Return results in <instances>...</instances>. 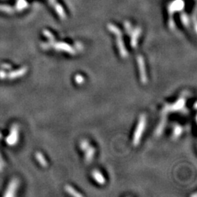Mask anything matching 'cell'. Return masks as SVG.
<instances>
[{
	"mask_svg": "<svg viewBox=\"0 0 197 197\" xmlns=\"http://www.w3.org/2000/svg\"><path fill=\"white\" fill-rule=\"evenodd\" d=\"M183 133V128L179 125H175L173 129V138L177 139Z\"/></svg>",
	"mask_w": 197,
	"mask_h": 197,
	"instance_id": "52a82bcc",
	"label": "cell"
},
{
	"mask_svg": "<svg viewBox=\"0 0 197 197\" xmlns=\"http://www.w3.org/2000/svg\"><path fill=\"white\" fill-rule=\"evenodd\" d=\"M89 146H90V144L87 140H83L80 144V148H81V150L83 151L86 150Z\"/></svg>",
	"mask_w": 197,
	"mask_h": 197,
	"instance_id": "9c48e42d",
	"label": "cell"
},
{
	"mask_svg": "<svg viewBox=\"0 0 197 197\" xmlns=\"http://www.w3.org/2000/svg\"><path fill=\"white\" fill-rule=\"evenodd\" d=\"M84 152H85V163L89 164L91 161L93 160V156L95 154V148L93 146H90L86 150H84Z\"/></svg>",
	"mask_w": 197,
	"mask_h": 197,
	"instance_id": "277c9868",
	"label": "cell"
},
{
	"mask_svg": "<svg viewBox=\"0 0 197 197\" xmlns=\"http://www.w3.org/2000/svg\"><path fill=\"white\" fill-rule=\"evenodd\" d=\"M165 123H166V120L165 119L163 120H161V122L160 123L159 126H158V127L157 128V129H156V134L158 136L160 135L161 134L162 131L164 130V126H165Z\"/></svg>",
	"mask_w": 197,
	"mask_h": 197,
	"instance_id": "ba28073f",
	"label": "cell"
},
{
	"mask_svg": "<svg viewBox=\"0 0 197 197\" xmlns=\"http://www.w3.org/2000/svg\"><path fill=\"white\" fill-rule=\"evenodd\" d=\"M137 63H138V66L139 67V72H140V79L142 83L145 84L148 81V78H147L146 70H145V65L144 63V60L141 55L137 56Z\"/></svg>",
	"mask_w": 197,
	"mask_h": 197,
	"instance_id": "7a4b0ae2",
	"label": "cell"
},
{
	"mask_svg": "<svg viewBox=\"0 0 197 197\" xmlns=\"http://www.w3.org/2000/svg\"><path fill=\"white\" fill-rule=\"evenodd\" d=\"M145 126H146V116L145 115H142L139 118L138 125H137V129L135 130L134 135L133 139V144L134 146H137L140 142L141 137H142L143 131L145 129Z\"/></svg>",
	"mask_w": 197,
	"mask_h": 197,
	"instance_id": "6da1fadb",
	"label": "cell"
},
{
	"mask_svg": "<svg viewBox=\"0 0 197 197\" xmlns=\"http://www.w3.org/2000/svg\"><path fill=\"white\" fill-rule=\"evenodd\" d=\"M74 80H75L76 83H78V84H82V83H84V81H85L84 78L81 75V74H78L77 75L75 76Z\"/></svg>",
	"mask_w": 197,
	"mask_h": 197,
	"instance_id": "30bf717a",
	"label": "cell"
},
{
	"mask_svg": "<svg viewBox=\"0 0 197 197\" xmlns=\"http://www.w3.org/2000/svg\"><path fill=\"white\" fill-rule=\"evenodd\" d=\"M92 177H93V179L95 180L96 182L98 183L100 185L104 184L105 182H106L104 176H103L102 175V173H101L99 171H98V170H94V171H93Z\"/></svg>",
	"mask_w": 197,
	"mask_h": 197,
	"instance_id": "5b68a950",
	"label": "cell"
},
{
	"mask_svg": "<svg viewBox=\"0 0 197 197\" xmlns=\"http://www.w3.org/2000/svg\"><path fill=\"white\" fill-rule=\"evenodd\" d=\"M184 104H185V99L183 98L179 99L174 104L166 105L165 108H164V111H166V112H169V111L180 110L183 108Z\"/></svg>",
	"mask_w": 197,
	"mask_h": 197,
	"instance_id": "3957f363",
	"label": "cell"
},
{
	"mask_svg": "<svg viewBox=\"0 0 197 197\" xmlns=\"http://www.w3.org/2000/svg\"><path fill=\"white\" fill-rule=\"evenodd\" d=\"M65 190H66V191L69 194L72 195V196H83V195L80 194V193H78L77 191L74 190L72 186H70V185H66V186H65Z\"/></svg>",
	"mask_w": 197,
	"mask_h": 197,
	"instance_id": "8992f818",
	"label": "cell"
}]
</instances>
